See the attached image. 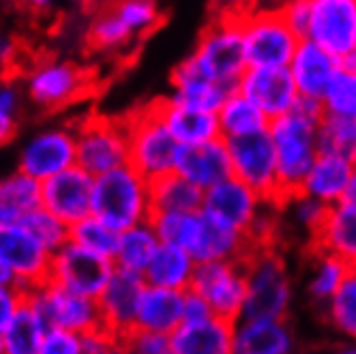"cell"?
Masks as SVG:
<instances>
[{
	"label": "cell",
	"instance_id": "34",
	"mask_svg": "<svg viewBox=\"0 0 356 354\" xmlns=\"http://www.w3.org/2000/svg\"><path fill=\"white\" fill-rule=\"evenodd\" d=\"M159 245H161V241L150 221L136 223L120 232L118 247H116V254H114L112 262L118 268L134 271V273L142 275L146 271V266L150 264L152 256H155V251L159 249Z\"/></svg>",
	"mask_w": 356,
	"mask_h": 354
},
{
	"label": "cell",
	"instance_id": "13",
	"mask_svg": "<svg viewBox=\"0 0 356 354\" xmlns=\"http://www.w3.org/2000/svg\"><path fill=\"white\" fill-rule=\"evenodd\" d=\"M273 204L275 202L264 200L256 189H251L236 176H227L225 181L204 191L202 211L225 225L236 227L251 239L256 225Z\"/></svg>",
	"mask_w": 356,
	"mask_h": 354
},
{
	"label": "cell",
	"instance_id": "57",
	"mask_svg": "<svg viewBox=\"0 0 356 354\" xmlns=\"http://www.w3.org/2000/svg\"><path fill=\"white\" fill-rule=\"evenodd\" d=\"M69 5H80V7H86V5H97L99 0H65Z\"/></svg>",
	"mask_w": 356,
	"mask_h": 354
},
{
	"label": "cell",
	"instance_id": "51",
	"mask_svg": "<svg viewBox=\"0 0 356 354\" xmlns=\"http://www.w3.org/2000/svg\"><path fill=\"white\" fill-rule=\"evenodd\" d=\"M19 41L13 35L0 33V71H11L19 61Z\"/></svg>",
	"mask_w": 356,
	"mask_h": 354
},
{
	"label": "cell",
	"instance_id": "16",
	"mask_svg": "<svg viewBox=\"0 0 356 354\" xmlns=\"http://www.w3.org/2000/svg\"><path fill=\"white\" fill-rule=\"evenodd\" d=\"M92 183L95 176L75 163L41 183V207L71 227L92 215Z\"/></svg>",
	"mask_w": 356,
	"mask_h": 354
},
{
	"label": "cell",
	"instance_id": "18",
	"mask_svg": "<svg viewBox=\"0 0 356 354\" xmlns=\"http://www.w3.org/2000/svg\"><path fill=\"white\" fill-rule=\"evenodd\" d=\"M144 288L146 282L140 273L114 266L108 284L99 292L97 305L101 312V322H104V328H108L118 339L134 331L138 303Z\"/></svg>",
	"mask_w": 356,
	"mask_h": 354
},
{
	"label": "cell",
	"instance_id": "33",
	"mask_svg": "<svg viewBox=\"0 0 356 354\" xmlns=\"http://www.w3.org/2000/svg\"><path fill=\"white\" fill-rule=\"evenodd\" d=\"M47 333V324L33 303L24 296L22 305L3 326L5 354H39L41 341Z\"/></svg>",
	"mask_w": 356,
	"mask_h": 354
},
{
	"label": "cell",
	"instance_id": "35",
	"mask_svg": "<svg viewBox=\"0 0 356 354\" xmlns=\"http://www.w3.org/2000/svg\"><path fill=\"white\" fill-rule=\"evenodd\" d=\"M150 200L152 213H189L202 209L204 191L172 172L150 183Z\"/></svg>",
	"mask_w": 356,
	"mask_h": 354
},
{
	"label": "cell",
	"instance_id": "39",
	"mask_svg": "<svg viewBox=\"0 0 356 354\" xmlns=\"http://www.w3.org/2000/svg\"><path fill=\"white\" fill-rule=\"evenodd\" d=\"M118 236H120L118 230H114L112 225H108L106 221H101L95 215H88L69 227V241L84 247L86 251H90V254H97L101 258H110V260L116 254Z\"/></svg>",
	"mask_w": 356,
	"mask_h": 354
},
{
	"label": "cell",
	"instance_id": "59",
	"mask_svg": "<svg viewBox=\"0 0 356 354\" xmlns=\"http://www.w3.org/2000/svg\"><path fill=\"white\" fill-rule=\"evenodd\" d=\"M3 326H5V324H0V354H5V337H3Z\"/></svg>",
	"mask_w": 356,
	"mask_h": 354
},
{
	"label": "cell",
	"instance_id": "45",
	"mask_svg": "<svg viewBox=\"0 0 356 354\" xmlns=\"http://www.w3.org/2000/svg\"><path fill=\"white\" fill-rule=\"evenodd\" d=\"M122 346L131 354H172L170 335L144 331V328H134L131 333L122 337Z\"/></svg>",
	"mask_w": 356,
	"mask_h": 354
},
{
	"label": "cell",
	"instance_id": "4",
	"mask_svg": "<svg viewBox=\"0 0 356 354\" xmlns=\"http://www.w3.org/2000/svg\"><path fill=\"white\" fill-rule=\"evenodd\" d=\"M249 318H288L294 300V280L286 258L270 245H260L245 258Z\"/></svg>",
	"mask_w": 356,
	"mask_h": 354
},
{
	"label": "cell",
	"instance_id": "48",
	"mask_svg": "<svg viewBox=\"0 0 356 354\" xmlns=\"http://www.w3.org/2000/svg\"><path fill=\"white\" fill-rule=\"evenodd\" d=\"M120 341L122 339L112 335L104 326H99L95 331H88L82 335L84 354H114L120 348Z\"/></svg>",
	"mask_w": 356,
	"mask_h": 354
},
{
	"label": "cell",
	"instance_id": "47",
	"mask_svg": "<svg viewBox=\"0 0 356 354\" xmlns=\"http://www.w3.org/2000/svg\"><path fill=\"white\" fill-rule=\"evenodd\" d=\"M39 354H84L82 335L63 328H47Z\"/></svg>",
	"mask_w": 356,
	"mask_h": 354
},
{
	"label": "cell",
	"instance_id": "38",
	"mask_svg": "<svg viewBox=\"0 0 356 354\" xmlns=\"http://www.w3.org/2000/svg\"><path fill=\"white\" fill-rule=\"evenodd\" d=\"M277 211L284 215V221L292 227L294 232H305L309 239V243H312L320 223L326 217L328 207L322 204L320 200L307 195V193L296 191V193L286 195L284 200H279L277 202Z\"/></svg>",
	"mask_w": 356,
	"mask_h": 354
},
{
	"label": "cell",
	"instance_id": "50",
	"mask_svg": "<svg viewBox=\"0 0 356 354\" xmlns=\"http://www.w3.org/2000/svg\"><path fill=\"white\" fill-rule=\"evenodd\" d=\"M213 312L209 307V303L202 298L195 290H185L183 292V322H200L211 318Z\"/></svg>",
	"mask_w": 356,
	"mask_h": 354
},
{
	"label": "cell",
	"instance_id": "5",
	"mask_svg": "<svg viewBox=\"0 0 356 354\" xmlns=\"http://www.w3.org/2000/svg\"><path fill=\"white\" fill-rule=\"evenodd\" d=\"M187 61L209 80L236 88L247 69L241 17L213 13Z\"/></svg>",
	"mask_w": 356,
	"mask_h": 354
},
{
	"label": "cell",
	"instance_id": "46",
	"mask_svg": "<svg viewBox=\"0 0 356 354\" xmlns=\"http://www.w3.org/2000/svg\"><path fill=\"white\" fill-rule=\"evenodd\" d=\"M277 9L294 35H298L300 39L307 37L309 19H312V3H307V0H277Z\"/></svg>",
	"mask_w": 356,
	"mask_h": 354
},
{
	"label": "cell",
	"instance_id": "25",
	"mask_svg": "<svg viewBox=\"0 0 356 354\" xmlns=\"http://www.w3.org/2000/svg\"><path fill=\"white\" fill-rule=\"evenodd\" d=\"M352 168L354 163L350 159L320 150L298 191L320 200L326 207H335L346 200V191L352 179Z\"/></svg>",
	"mask_w": 356,
	"mask_h": 354
},
{
	"label": "cell",
	"instance_id": "11",
	"mask_svg": "<svg viewBox=\"0 0 356 354\" xmlns=\"http://www.w3.org/2000/svg\"><path fill=\"white\" fill-rule=\"evenodd\" d=\"M191 290L209 303L213 316L236 322L243 318L247 296L245 260L200 262L195 266Z\"/></svg>",
	"mask_w": 356,
	"mask_h": 354
},
{
	"label": "cell",
	"instance_id": "55",
	"mask_svg": "<svg viewBox=\"0 0 356 354\" xmlns=\"http://www.w3.org/2000/svg\"><path fill=\"white\" fill-rule=\"evenodd\" d=\"M330 354H356V341H343L337 350H333Z\"/></svg>",
	"mask_w": 356,
	"mask_h": 354
},
{
	"label": "cell",
	"instance_id": "42",
	"mask_svg": "<svg viewBox=\"0 0 356 354\" xmlns=\"http://www.w3.org/2000/svg\"><path fill=\"white\" fill-rule=\"evenodd\" d=\"M324 114L356 118V71L341 67L322 97Z\"/></svg>",
	"mask_w": 356,
	"mask_h": 354
},
{
	"label": "cell",
	"instance_id": "10",
	"mask_svg": "<svg viewBox=\"0 0 356 354\" xmlns=\"http://www.w3.org/2000/svg\"><path fill=\"white\" fill-rule=\"evenodd\" d=\"M26 298L41 314L47 328H63V331L84 335L104 326L97 298L67 290L58 284L43 282L31 288L26 292Z\"/></svg>",
	"mask_w": 356,
	"mask_h": 354
},
{
	"label": "cell",
	"instance_id": "49",
	"mask_svg": "<svg viewBox=\"0 0 356 354\" xmlns=\"http://www.w3.org/2000/svg\"><path fill=\"white\" fill-rule=\"evenodd\" d=\"M24 296H26V292L17 284L0 282V324H5L13 316V312L22 305Z\"/></svg>",
	"mask_w": 356,
	"mask_h": 354
},
{
	"label": "cell",
	"instance_id": "40",
	"mask_svg": "<svg viewBox=\"0 0 356 354\" xmlns=\"http://www.w3.org/2000/svg\"><path fill=\"white\" fill-rule=\"evenodd\" d=\"M108 3L138 41L155 33L165 19L157 0H108Z\"/></svg>",
	"mask_w": 356,
	"mask_h": 354
},
{
	"label": "cell",
	"instance_id": "26",
	"mask_svg": "<svg viewBox=\"0 0 356 354\" xmlns=\"http://www.w3.org/2000/svg\"><path fill=\"white\" fill-rule=\"evenodd\" d=\"M309 245L328 251L350 268H356V207L346 200L328 207L326 217Z\"/></svg>",
	"mask_w": 356,
	"mask_h": 354
},
{
	"label": "cell",
	"instance_id": "12",
	"mask_svg": "<svg viewBox=\"0 0 356 354\" xmlns=\"http://www.w3.org/2000/svg\"><path fill=\"white\" fill-rule=\"evenodd\" d=\"M225 142L232 161V176L256 189L264 200L277 204L282 200V189H279L277 155L268 129L243 138H230Z\"/></svg>",
	"mask_w": 356,
	"mask_h": 354
},
{
	"label": "cell",
	"instance_id": "9",
	"mask_svg": "<svg viewBox=\"0 0 356 354\" xmlns=\"http://www.w3.org/2000/svg\"><path fill=\"white\" fill-rule=\"evenodd\" d=\"M78 157L75 163L99 176L129 163V127L127 118L88 116L75 122Z\"/></svg>",
	"mask_w": 356,
	"mask_h": 354
},
{
	"label": "cell",
	"instance_id": "2",
	"mask_svg": "<svg viewBox=\"0 0 356 354\" xmlns=\"http://www.w3.org/2000/svg\"><path fill=\"white\" fill-rule=\"evenodd\" d=\"M24 97L43 114H58L84 101L95 88L90 69L63 56L33 61L19 78Z\"/></svg>",
	"mask_w": 356,
	"mask_h": 354
},
{
	"label": "cell",
	"instance_id": "23",
	"mask_svg": "<svg viewBox=\"0 0 356 354\" xmlns=\"http://www.w3.org/2000/svg\"><path fill=\"white\" fill-rule=\"evenodd\" d=\"M152 106H155V110H157L159 118L163 120V124L168 127V131L174 136V140L181 146L200 144V142L221 138L217 112L185 106V104H181V101L172 99L170 95L152 101Z\"/></svg>",
	"mask_w": 356,
	"mask_h": 354
},
{
	"label": "cell",
	"instance_id": "29",
	"mask_svg": "<svg viewBox=\"0 0 356 354\" xmlns=\"http://www.w3.org/2000/svg\"><path fill=\"white\" fill-rule=\"evenodd\" d=\"M195 266L197 262L193 260L189 251H185L183 247L170 245V243H161L159 249L155 251V256H152L150 264L142 273V277L148 286L185 292L191 288Z\"/></svg>",
	"mask_w": 356,
	"mask_h": 354
},
{
	"label": "cell",
	"instance_id": "3",
	"mask_svg": "<svg viewBox=\"0 0 356 354\" xmlns=\"http://www.w3.org/2000/svg\"><path fill=\"white\" fill-rule=\"evenodd\" d=\"M92 215L122 232L152 217L150 181L131 163L95 176Z\"/></svg>",
	"mask_w": 356,
	"mask_h": 354
},
{
	"label": "cell",
	"instance_id": "1",
	"mask_svg": "<svg viewBox=\"0 0 356 354\" xmlns=\"http://www.w3.org/2000/svg\"><path fill=\"white\" fill-rule=\"evenodd\" d=\"M324 118L322 101L300 97L296 106L268 122L277 155V174L282 200L296 193L320 153V122Z\"/></svg>",
	"mask_w": 356,
	"mask_h": 354
},
{
	"label": "cell",
	"instance_id": "60",
	"mask_svg": "<svg viewBox=\"0 0 356 354\" xmlns=\"http://www.w3.org/2000/svg\"><path fill=\"white\" fill-rule=\"evenodd\" d=\"M114 354H131V352H129V350H127V348L122 346V341H120V348H118V350H116Z\"/></svg>",
	"mask_w": 356,
	"mask_h": 354
},
{
	"label": "cell",
	"instance_id": "30",
	"mask_svg": "<svg viewBox=\"0 0 356 354\" xmlns=\"http://www.w3.org/2000/svg\"><path fill=\"white\" fill-rule=\"evenodd\" d=\"M86 43L99 54L118 56L134 49L140 41L124 26L108 0H99L86 29Z\"/></svg>",
	"mask_w": 356,
	"mask_h": 354
},
{
	"label": "cell",
	"instance_id": "43",
	"mask_svg": "<svg viewBox=\"0 0 356 354\" xmlns=\"http://www.w3.org/2000/svg\"><path fill=\"white\" fill-rule=\"evenodd\" d=\"M22 104V84L17 82V78H5L0 82V148L7 146L19 129Z\"/></svg>",
	"mask_w": 356,
	"mask_h": 354
},
{
	"label": "cell",
	"instance_id": "8",
	"mask_svg": "<svg viewBox=\"0 0 356 354\" xmlns=\"http://www.w3.org/2000/svg\"><path fill=\"white\" fill-rule=\"evenodd\" d=\"M78 131L75 122H49L35 129L17 150V170L39 183L75 166Z\"/></svg>",
	"mask_w": 356,
	"mask_h": 354
},
{
	"label": "cell",
	"instance_id": "41",
	"mask_svg": "<svg viewBox=\"0 0 356 354\" xmlns=\"http://www.w3.org/2000/svg\"><path fill=\"white\" fill-rule=\"evenodd\" d=\"M320 150L356 163V118L324 114L320 122Z\"/></svg>",
	"mask_w": 356,
	"mask_h": 354
},
{
	"label": "cell",
	"instance_id": "19",
	"mask_svg": "<svg viewBox=\"0 0 356 354\" xmlns=\"http://www.w3.org/2000/svg\"><path fill=\"white\" fill-rule=\"evenodd\" d=\"M268 120L290 112L300 99L288 67H247L238 86Z\"/></svg>",
	"mask_w": 356,
	"mask_h": 354
},
{
	"label": "cell",
	"instance_id": "37",
	"mask_svg": "<svg viewBox=\"0 0 356 354\" xmlns=\"http://www.w3.org/2000/svg\"><path fill=\"white\" fill-rule=\"evenodd\" d=\"M324 322L343 341H356V268H350L337 292L322 305Z\"/></svg>",
	"mask_w": 356,
	"mask_h": 354
},
{
	"label": "cell",
	"instance_id": "28",
	"mask_svg": "<svg viewBox=\"0 0 356 354\" xmlns=\"http://www.w3.org/2000/svg\"><path fill=\"white\" fill-rule=\"evenodd\" d=\"M170 82H172V90H170L172 99L181 101L185 106L211 110V112H217L219 106L225 101V97L232 90H236V88L209 80L207 75H202L187 58L174 67Z\"/></svg>",
	"mask_w": 356,
	"mask_h": 354
},
{
	"label": "cell",
	"instance_id": "24",
	"mask_svg": "<svg viewBox=\"0 0 356 354\" xmlns=\"http://www.w3.org/2000/svg\"><path fill=\"white\" fill-rule=\"evenodd\" d=\"M234 322L211 316L200 322H183L170 335L172 354H232Z\"/></svg>",
	"mask_w": 356,
	"mask_h": 354
},
{
	"label": "cell",
	"instance_id": "58",
	"mask_svg": "<svg viewBox=\"0 0 356 354\" xmlns=\"http://www.w3.org/2000/svg\"><path fill=\"white\" fill-rule=\"evenodd\" d=\"M0 282H11V277H9L7 268L3 266V262H0Z\"/></svg>",
	"mask_w": 356,
	"mask_h": 354
},
{
	"label": "cell",
	"instance_id": "54",
	"mask_svg": "<svg viewBox=\"0 0 356 354\" xmlns=\"http://www.w3.org/2000/svg\"><path fill=\"white\" fill-rule=\"evenodd\" d=\"M346 202L356 207V163L352 168V179H350V185H348V191H346Z\"/></svg>",
	"mask_w": 356,
	"mask_h": 354
},
{
	"label": "cell",
	"instance_id": "36",
	"mask_svg": "<svg viewBox=\"0 0 356 354\" xmlns=\"http://www.w3.org/2000/svg\"><path fill=\"white\" fill-rule=\"evenodd\" d=\"M348 271L350 266L337 256L312 247V262L307 268V277H305V292H307V296L316 305L322 307L337 292V288L346 280Z\"/></svg>",
	"mask_w": 356,
	"mask_h": 354
},
{
	"label": "cell",
	"instance_id": "53",
	"mask_svg": "<svg viewBox=\"0 0 356 354\" xmlns=\"http://www.w3.org/2000/svg\"><path fill=\"white\" fill-rule=\"evenodd\" d=\"M15 3H17L19 9H24V11L31 13V15L45 17V15H49V13L56 9L58 0H15Z\"/></svg>",
	"mask_w": 356,
	"mask_h": 354
},
{
	"label": "cell",
	"instance_id": "6",
	"mask_svg": "<svg viewBox=\"0 0 356 354\" xmlns=\"http://www.w3.org/2000/svg\"><path fill=\"white\" fill-rule=\"evenodd\" d=\"M247 67H288L300 41L277 9V0H262L241 15Z\"/></svg>",
	"mask_w": 356,
	"mask_h": 354
},
{
	"label": "cell",
	"instance_id": "22",
	"mask_svg": "<svg viewBox=\"0 0 356 354\" xmlns=\"http://www.w3.org/2000/svg\"><path fill=\"white\" fill-rule=\"evenodd\" d=\"M174 172H178L183 179H187L202 191L211 189L213 185L225 181L227 176H232L227 142L223 138H215L209 142L181 146Z\"/></svg>",
	"mask_w": 356,
	"mask_h": 354
},
{
	"label": "cell",
	"instance_id": "32",
	"mask_svg": "<svg viewBox=\"0 0 356 354\" xmlns=\"http://www.w3.org/2000/svg\"><path fill=\"white\" fill-rule=\"evenodd\" d=\"M217 120H219V131L223 140L264 131L268 129V122H270L266 114L238 88L227 95L225 101L219 106Z\"/></svg>",
	"mask_w": 356,
	"mask_h": 354
},
{
	"label": "cell",
	"instance_id": "17",
	"mask_svg": "<svg viewBox=\"0 0 356 354\" xmlns=\"http://www.w3.org/2000/svg\"><path fill=\"white\" fill-rule=\"evenodd\" d=\"M305 39L328 49L339 61L356 49V0H314Z\"/></svg>",
	"mask_w": 356,
	"mask_h": 354
},
{
	"label": "cell",
	"instance_id": "20",
	"mask_svg": "<svg viewBox=\"0 0 356 354\" xmlns=\"http://www.w3.org/2000/svg\"><path fill=\"white\" fill-rule=\"evenodd\" d=\"M296 90L305 99L322 101L330 82L341 69V61L312 39H300L288 63Z\"/></svg>",
	"mask_w": 356,
	"mask_h": 354
},
{
	"label": "cell",
	"instance_id": "44",
	"mask_svg": "<svg viewBox=\"0 0 356 354\" xmlns=\"http://www.w3.org/2000/svg\"><path fill=\"white\" fill-rule=\"evenodd\" d=\"M19 223H24L29 227L31 234L49 251V254H54L56 249H60L69 241V225L43 207L33 211L26 219L19 221Z\"/></svg>",
	"mask_w": 356,
	"mask_h": 354
},
{
	"label": "cell",
	"instance_id": "52",
	"mask_svg": "<svg viewBox=\"0 0 356 354\" xmlns=\"http://www.w3.org/2000/svg\"><path fill=\"white\" fill-rule=\"evenodd\" d=\"M262 0H211V7L215 15H234L241 17L247 11H251Z\"/></svg>",
	"mask_w": 356,
	"mask_h": 354
},
{
	"label": "cell",
	"instance_id": "14",
	"mask_svg": "<svg viewBox=\"0 0 356 354\" xmlns=\"http://www.w3.org/2000/svg\"><path fill=\"white\" fill-rule=\"evenodd\" d=\"M52 254L24 223H0V262L24 292L47 282Z\"/></svg>",
	"mask_w": 356,
	"mask_h": 354
},
{
	"label": "cell",
	"instance_id": "27",
	"mask_svg": "<svg viewBox=\"0 0 356 354\" xmlns=\"http://www.w3.org/2000/svg\"><path fill=\"white\" fill-rule=\"evenodd\" d=\"M183 324V292L148 286L142 290L134 328L172 335Z\"/></svg>",
	"mask_w": 356,
	"mask_h": 354
},
{
	"label": "cell",
	"instance_id": "56",
	"mask_svg": "<svg viewBox=\"0 0 356 354\" xmlns=\"http://www.w3.org/2000/svg\"><path fill=\"white\" fill-rule=\"evenodd\" d=\"M341 67L356 71V49H354V52H350L348 56H343V58H341Z\"/></svg>",
	"mask_w": 356,
	"mask_h": 354
},
{
	"label": "cell",
	"instance_id": "21",
	"mask_svg": "<svg viewBox=\"0 0 356 354\" xmlns=\"http://www.w3.org/2000/svg\"><path fill=\"white\" fill-rule=\"evenodd\" d=\"M296 346L288 318H249L234 322L232 354H292Z\"/></svg>",
	"mask_w": 356,
	"mask_h": 354
},
{
	"label": "cell",
	"instance_id": "61",
	"mask_svg": "<svg viewBox=\"0 0 356 354\" xmlns=\"http://www.w3.org/2000/svg\"><path fill=\"white\" fill-rule=\"evenodd\" d=\"M307 3H314V0H307Z\"/></svg>",
	"mask_w": 356,
	"mask_h": 354
},
{
	"label": "cell",
	"instance_id": "7",
	"mask_svg": "<svg viewBox=\"0 0 356 354\" xmlns=\"http://www.w3.org/2000/svg\"><path fill=\"white\" fill-rule=\"evenodd\" d=\"M129 127V163L152 183L176 170L181 144L168 131L152 104L127 116Z\"/></svg>",
	"mask_w": 356,
	"mask_h": 354
},
{
	"label": "cell",
	"instance_id": "31",
	"mask_svg": "<svg viewBox=\"0 0 356 354\" xmlns=\"http://www.w3.org/2000/svg\"><path fill=\"white\" fill-rule=\"evenodd\" d=\"M41 207V183L22 170L0 176V223H19Z\"/></svg>",
	"mask_w": 356,
	"mask_h": 354
},
{
	"label": "cell",
	"instance_id": "15",
	"mask_svg": "<svg viewBox=\"0 0 356 354\" xmlns=\"http://www.w3.org/2000/svg\"><path fill=\"white\" fill-rule=\"evenodd\" d=\"M112 273H114V262L110 258L90 254V251L75 245L73 241H67L52 254L47 282L58 284L78 294L97 298L99 292L108 284Z\"/></svg>",
	"mask_w": 356,
	"mask_h": 354
}]
</instances>
